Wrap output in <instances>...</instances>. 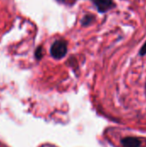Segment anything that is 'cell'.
<instances>
[{"mask_svg": "<svg viewBox=\"0 0 146 147\" xmlns=\"http://www.w3.org/2000/svg\"><path fill=\"white\" fill-rule=\"evenodd\" d=\"M68 52V43L64 39L54 40L50 47V54L55 59H63Z\"/></svg>", "mask_w": 146, "mask_h": 147, "instance_id": "obj_1", "label": "cell"}, {"mask_svg": "<svg viewBox=\"0 0 146 147\" xmlns=\"http://www.w3.org/2000/svg\"><path fill=\"white\" fill-rule=\"evenodd\" d=\"M96 6L97 11L101 14L107 13L108 11L116 8V3L114 0H90Z\"/></svg>", "mask_w": 146, "mask_h": 147, "instance_id": "obj_2", "label": "cell"}, {"mask_svg": "<svg viewBox=\"0 0 146 147\" xmlns=\"http://www.w3.org/2000/svg\"><path fill=\"white\" fill-rule=\"evenodd\" d=\"M120 143L123 147H140L142 144L140 139L133 136H128L123 138L120 140Z\"/></svg>", "mask_w": 146, "mask_h": 147, "instance_id": "obj_3", "label": "cell"}, {"mask_svg": "<svg viewBox=\"0 0 146 147\" xmlns=\"http://www.w3.org/2000/svg\"><path fill=\"white\" fill-rule=\"evenodd\" d=\"M95 21H96V16L90 13H87L83 16V18L80 21V23L82 27H89L91 24H93Z\"/></svg>", "mask_w": 146, "mask_h": 147, "instance_id": "obj_4", "label": "cell"}, {"mask_svg": "<svg viewBox=\"0 0 146 147\" xmlns=\"http://www.w3.org/2000/svg\"><path fill=\"white\" fill-rule=\"evenodd\" d=\"M34 57L37 60L41 59V58L43 57V47L42 46H39L35 51H34Z\"/></svg>", "mask_w": 146, "mask_h": 147, "instance_id": "obj_5", "label": "cell"}, {"mask_svg": "<svg viewBox=\"0 0 146 147\" xmlns=\"http://www.w3.org/2000/svg\"><path fill=\"white\" fill-rule=\"evenodd\" d=\"M139 54L140 56H145V55H146V41L145 42V44L142 46V47L140 48V50L139 52Z\"/></svg>", "mask_w": 146, "mask_h": 147, "instance_id": "obj_6", "label": "cell"}, {"mask_svg": "<svg viewBox=\"0 0 146 147\" xmlns=\"http://www.w3.org/2000/svg\"><path fill=\"white\" fill-rule=\"evenodd\" d=\"M55 1H57V2L59 3H65V2H66L67 0H55Z\"/></svg>", "mask_w": 146, "mask_h": 147, "instance_id": "obj_7", "label": "cell"}, {"mask_svg": "<svg viewBox=\"0 0 146 147\" xmlns=\"http://www.w3.org/2000/svg\"><path fill=\"white\" fill-rule=\"evenodd\" d=\"M0 147H3V145H2V144H0Z\"/></svg>", "mask_w": 146, "mask_h": 147, "instance_id": "obj_8", "label": "cell"}]
</instances>
